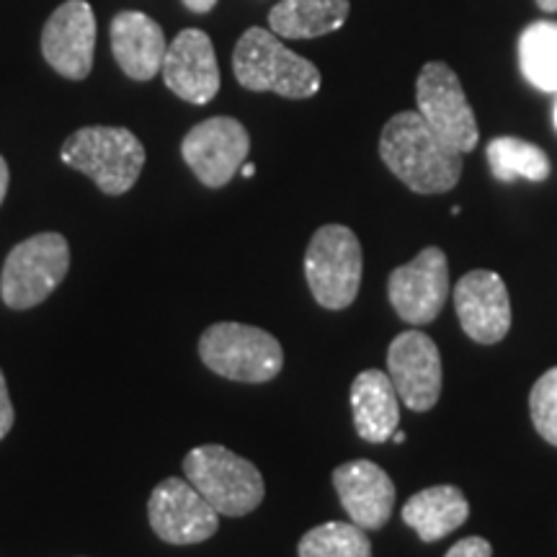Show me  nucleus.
Returning <instances> with one entry per match:
<instances>
[{
  "mask_svg": "<svg viewBox=\"0 0 557 557\" xmlns=\"http://www.w3.org/2000/svg\"><path fill=\"white\" fill-rule=\"evenodd\" d=\"M385 165L416 194H444L462 176V156L438 139L418 111H400L380 137Z\"/></svg>",
  "mask_w": 557,
  "mask_h": 557,
  "instance_id": "obj_1",
  "label": "nucleus"
},
{
  "mask_svg": "<svg viewBox=\"0 0 557 557\" xmlns=\"http://www.w3.org/2000/svg\"><path fill=\"white\" fill-rule=\"evenodd\" d=\"M67 169L81 171L109 197H122L145 169V148L135 132L124 127H81L60 150Z\"/></svg>",
  "mask_w": 557,
  "mask_h": 557,
  "instance_id": "obj_2",
  "label": "nucleus"
},
{
  "mask_svg": "<svg viewBox=\"0 0 557 557\" xmlns=\"http://www.w3.org/2000/svg\"><path fill=\"white\" fill-rule=\"evenodd\" d=\"M235 78L248 90H271L284 99H310L320 90V70L284 47L274 32L248 29L233 52Z\"/></svg>",
  "mask_w": 557,
  "mask_h": 557,
  "instance_id": "obj_3",
  "label": "nucleus"
},
{
  "mask_svg": "<svg viewBox=\"0 0 557 557\" xmlns=\"http://www.w3.org/2000/svg\"><path fill=\"white\" fill-rule=\"evenodd\" d=\"M184 478L220 517H246L267 496L261 470L222 444H201L184 457Z\"/></svg>",
  "mask_w": 557,
  "mask_h": 557,
  "instance_id": "obj_4",
  "label": "nucleus"
},
{
  "mask_svg": "<svg viewBox=\"0 0 557 557\" xmlns=\"http://www.w3.org/2000/svg\"><path fill=\"white\" fill-rule=\"evenodd\" d=\"M199 357L220 377L246 385L271 382L284 367V348L269 331L246 323H214L201 333Z\"/></svg>",
  "mask_w": 557,
  "mask_h": 557,
  "instance_id": "obj_5",
  "label": "nucleus"
},
{
  "mask_svg": "<svg viewBox=\"0 0 557 557\" xmlns=\"http://www.w3.org/2000/svg\"><path fill=\"white\" fill-rule=\"evenodd\" d=\"M361 269L364 256L351 227H318L305 253V278L320 308L346 310L354 305L361 287Z\"/></svg>",
  "mask_w": 557,
  "mask_h": 557,
  "instance_id": "obj_6",
  "label": "nucleus"
},
{
  "mask_svg": "<svg viewBox=\"0 0 557 557\" xmlns=\"http://www.w3.org/2000/svg\"><path fill=\"white\" fill-rule=\"evenodd\" d=\"M70 271V246L60 233H39L11 248L0 271V297L11 310H32L54 295Z\"/></svg>",
  "mask_w": 557,
  "mask_h": 557,
  "instance_id": "obj_7",
  "label": "nucleus"
},
{
  "mask_svg": "<svg viewBox=\"0 0 557 557\" xmlns=\"http://www.w3.org/2000/svg\"><path fill=\"white\" fill-rule=\"evenodd\" d=\"M416 101L421 120L449 150L459 156L475 150L480 137L475 111L468 103L455 70L444 62H426L416 83Z\"/></svg>",
  "mask_w": 557,
  "mask_h": 557,
  "instance_id": "obj_8",
  "label": "nucleus"
},
{
  "mask_svg": "<svg viewBox=\"0 0 557 557\" xmlns=\"http://www.w3.org/2000/svg\"><path fill=\"white\" fill-rule=\"evenodd\" d=\"M148 519L156 537L169 545H199L220 529V513L186 478H165L152 487Z\"/></svg>",
  "mask_w": 557,
  "mask_h": 557,
  "instance_id": "obj_9",
  "label": "nucleus"
},
{
  "mask_svg": "<svg viewBox=\"0 0 557 557\" xmlns=\"http://www.w3.org/2000/svg\"><path fill=\"white\" fill-rule=\"evenodd\" d=\"M389 305L410 325L434 323L449 297V263L442 248L429 246L387 278Z\"/></svg>",
  "mask_w": 557,
  "mask_h": 557,
  "instance_id": "obj_10",
  "label": "nucleus"
},
{
  "mask_svg": "<svg viewBox=\"0 0 557 557\" xmlns=\"http://www.w3.org/2000/svg\"><path fill=\"white\" fill-rule=\"evenodd\" d=\"M250 150V135L233 116H212L189 129L181 143V156L201 184L222 189L233 181Z\"/></svg>",
  "mask_w": 557,
  "mask_h": 557,
  "instance_id": "obj_11",
  "label": "nucleus"
},
{
  "mask_svg": "<svg viewBox=\"0 0 557 557\" xmlns=\"http://www.w3.org/2000/svg\"><path fill=\"white\" fill-rule=\"evenodd\" d=\"M387 374L403 406L426 413L442 395V357L434 338L421 331H403L387 348Z\"/></svg>",
  "mask_w": 557,
  "mask_h": 557,
  "instance_id": "obj_12",
  "label": "nucleus"
},
{
  "mask_svg": "<svg viewBox=\"0 0 557 557\" xmlns=\"http://www.w3.org/2000/svg\"><path fill=\"white\" fill-rule=\"evenodd\" d=\"M96 16L88 0H65L41 32V54L54 73L67 81H86L94 67Z\"/></svg>",
  "mask_w": 557,
  "mask_h": 557,
  "instance_id": "obj_13",
  "label": "nucleus"
},
{
  "mask_svg": "<svg viewBox=\"0 0 557 557\" xmlns=\"http://www.w3.org/2000/svg\"><path fill=\"white\" fill-rule=\"evenodd\" d=\"M459 325L475 344H500L511 331V297L496 271L475 269L455 287Z\"/></svg>",
  "mask_w": 557,
  "mask_h": 557,
  "instance_id": "obj_14",
  "label": "nucleus"
},
{
  "mask_svg": "<svg viewBox=\"0 0 557 557\" xmlns=\"http://www.w3.org/2000/svg\"><path fill=\"white\" fill-rule=\"evenodd\" d=\"M163 81L181 101L205 107L220 90V65L212 39L201 29H184L169 41Z\"/></svg>",
  "mask_w": 557,
  "mask_h": 557,
  "instance_id": "obj_15",
  "label": "nucleus"
},
{
  "mask_svg": "<svg viewBox=\"0 0 557 557\" xmlns=\"http://www.w3.org/2000/svg\"><path fill=\"white\" fill-rule=\"evenodd\" d=\"M333 487H336L341 506L348 519L361 529H382L393 517L395 485L380 465L372 459H351L333 470Z\"/></svg>",
  "mask_w": 557,
  "mask_h": 557,
  "instance_id": "obj_16",
  "label": "nucleus"
},
{
  "mask_svg": "<svg viewBox=\"0 0 557 557\" xmlns=\"http://www.w3.org/2000/svg\"><path fill=\"white\" fill-rule=\"evenodd\" d=\"M165 41L163 29L158 21L139 11H122L111 21V52H114L116 65L132 81H152L163 70Z\"/></svg>",
  "mask_w": 557,
  "mask_h": 557,
  "instance_id": "obj_17",
  "label": "nucleus"
},
{
  "mask_svg": "<svg viewBox=\"0 0 557 557\" xmlns=\"http://www.w3.org/2000/svg\"><path fill=\"white\" fill-rule=\"evenodd\" d=\"M354 429L369 444H382L393 438L400 426V398L393 380L380 369H364L351 382Z\"/></svg>",
  "mask_w": 557,
  "mask_h": 557,
  "instance_id": "obj_18",
  "label": "nucleus"
},
{
  "mask_svg": "<svg viewBox=\"0 0 557 557\" xmlns=\"http://www.w3.org/2000/svg\"><path fill=\"white\" fill-rule=\"evenodd\" d=\"M470 504L457 485H431L403 506V521L421 542H438L468 521Z\"/></svg>",
  "mask_w": 557,
  "mask_h": 557,
  "instance_id": "obj_19",
  "label": "nucleus"
},
{
  "mask_svg": "<svg viewBox=\"0 0 557 557\" xmlns=\"http://www.w3.org/2000/svg\"><path fill=\"white\" fill-rule=\"evenodd\" d=\"M348 16V0H282L269 13V26L284 39H315L336 32Z\"/></svg>",
  "mask_w": 557,
  "mask_h": 557,
  "instance_id": "obj_20",
  "label": "nucleus"
},
{
  "mask_svg": "<svg viewBox=\"0 0 557 557\" xmlns=\"http://www.w3.org/2000/svg\"><path fill=\"white\" fill-rule=\"evenodd\" d=\"M519 67L521 75L534 88L545 94H557V24L537 21L527 26L519 39Z\"/></svg>",
  "mask_w": 557,
  "mask_h": 557,
  "instance_id": "obj_21",
  "label": "nucleus"
},
{
  "mask_svg": "<svg viewBox=\"0 0 557 557\" xmlns=\"http://www.w3.org/2000/svg\"><path fill=\"white\" fill-rule=\"evenodd\" d=\"M487 163L493 176L504 184L517 178L545 181L549 176V158L537 145L519 137H498L487 145Z\"/></svg>",
  "mask_w": 557,
  "mask_h": 557,
  "instance_id": "obj_22",
  "label": "nucleus"
},
{
  "mask_svg": "<svg viewBox=\"0 0 557 557\" xmlns=\"http://www.w3.org/2000/svg\"><path fill=\"white\" fill-rule=\"evenodd\" d=\"M299 557H372L367 529L354 521H325L312 527L297 547Z\"/></svg>",
  "mask_w": 557,
  "mask_h": 557,
  "instance_id": "obj_23",
  "label": "nucleus"
},
{
  "mask_svg": "<svg viewBox=\"0 0 557 557\" xmlns=\"http://www.w3.org/2000/svg\"><path fill=\"white\" fill-rule=\"evenodd\" d=\"M529 413L537 434L557 447V367L547 369L529 393Z\"/></svg>",
  "mask_w": 557,
  "mask_h": 557,
  "instance_id": "obj_24",
  "label": "nucleus"
},
{
  "mask_svg": "<svg viewBox=\"0 0 557 557\" xmlns=\"http://www.w3.org/2000/svg\"><path fill=\"white\" fill-rule=\"evenodd\" d=\"M444 557H493V547L483 537H465L455 542V547Z\"/></svg>",
  "mask_w": 557,
  "mask_h": 557,
  "instance_id": "obj_25",
  "label": "nucleus"
},
{
  "mask_svg": "<svg viewBox=\"0 0 557 557\" xmlns=\"http://www.w3.org/2000/svg\"><path fill=\"white\" fill-rule=\"evenodd\" d=\"M13 421H16V410H13L9 385H5V374L3 369H0V442L9 436V431L13 429Z\"/></svg>",
  "mask_w": 557,
  "mask_h": 557,
  "instance_id": "obj_26",
  "label": "nucleus"
},
{
  "mask_svg": "<svg viewBox=\"0 0 557 557\" xmlns=\"http://www.w3.org/2000/svg\"><path fill=\"white\" fill-rule=\"evenodd\" d=\"M9 181H11L9 163H5V158L0 156V205H3V199H5V191H9Z\"/></svg>",
  "mask_w": 557,
  "mask_h": 557,
  "instance_id": "obj_27",
  "label": "nucleus"
},
{
  "mask_svg": "<svg viewBox=\"0 0 557 557\" xmlns=\"http://www.w3.org/2000/svg\"><path fill=\"white\" fill-rule=\"evenodd\" d=\"M214 3H218V0H184L186 9L194 11V13H207V11H212Z\"/></svg>",
  "mask_w": 557,
  "mask_h": 557,
  "instance_id": "obj_28",
  "label": "nucleus"
},
{
  "mask_svg": "<svg viewBox=\"0 0 557 557\" xmlns=\"http://www.w3.org/2000/svg\"><path fill=\"white\" fill-rule=\"evenodd\" d=\"M537 5L542 11H547V13H555L557 11V0H537Z\"/></svg>",
  "mask_w": 557,
  "mask_h": 557,
  "instance_id": "obj_29",
  "label": "nucleus"
},
{
  "mask_svg": "<svg viewBox=\"0 0 557 557\" xmlns=\"http://www.w3.org/2000/svg\"><path fill=\"white\" fill-rule=\"evenodd\" d=\"M240 173H243V176H246V178L256 176V165H253V163H243V165H240Z\"/></svg>",
  "mask_w": 557,
  "mask_h": 557,
  "instance_id": "obj_30",
  "label": "nucleus"
},
{
  "mask_svg": "<svg viewBox=\"0 0 557 557\" xmlns=\"http://www.w3.org/2000/svg\"><path fill=\"white\" fill-rule=\"evenodd\" d=\"M393 442H395V444H403V442H406V431H400V429L395 431V434H393Z\"/></svg>",
  "mask_w": 557,
  "mask_h": 557,
  "instance_id": "obj_31",
  "label": "nucleus"
},
{
  "mask_svg": "<svg viewBox=\"0 0 557 557\" xmlns=\"http://www.w3.org/2000/svg\"><path fill=\"white\" fill-rule=\"evenodd\" d=\"M553 120H555V129H557V101H555V114H553Z\"/></svg>",
  "mask_w": 557,
  "mask_h": 557,
  "instance_id": "obj_32",
  "label": "nucleus"
}]
</instances>
